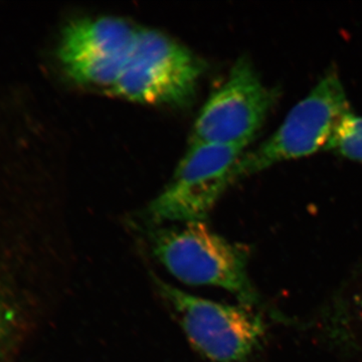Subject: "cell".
I'll use <instances>...</instances> for the list:
<instances>
[{
  "label": "cell",
  "mask_w": 362,
  "mask_h": 362,
  "mask_svg": "<svg viewBox=\"0 0 362 362\" xmlns=\"http://www.w3.org/2000/svg\"><path fill=\"white\" fill-rule=\"evenodd\" d=\"M150 249L180 282L220 288L252 308L259 304L247 272L246 250L213 232L204 221L152 233Z\"/></svg>",
  "instance_id": "6da1fadb"
},
{
  "label": "cell",
  "mask_w": 362,
  "mask_h": 362,
  "mask_svg": "<svg viewBox=\"0 0 362 362\" xmlns=\"http://www.w3.org/2000/svg\"><path fill=\"white\" fill-rule=\"evenodd\" d=\"M156 288L192 346L206 362H250L266 337L263 317L252 307L218 303L156 278Z\"/></svg>",
  "instance_id": "7a4b0ae2"
},
{
  "label": "cell",
  "mask_w": 362,
  "mask_h": 362,
  "mask_svg": "<svg viewBox=\"0 0 362 362\" xmlns=\"http://www.w3.org/2000/svg\"><path fill=\"white\" fill-rule=\"evenodd\" d=\"M349 111L341 78L331 69L293 107L268 139L250 153L240 156L233 169L232 183L280 162L326 149L337 124Z\"/></svg>",
  "instance_id": "3957f363"
},
{
  "label": "cell",
  "mask_w": 362,
  "mask_h": 362,
  "mask_svg": "<svg viewBox=\"0 0 362 362\" xmlns=\"http://www.w3.org/2000/svg\"><path fill=\"white\" fill-rule=\"evenodd\" d=\"M204 71L202 59L165 33L139 30L129 58L109 92L129 101L185 105Z\"/></svg>",
  "instance_id": "277c9868"
},
{
  "label": "cell",
  "mask_w": 362,
  "mask_h": 362,
  "mask_svg": "<svg viewBox=\"0 0 362 362\" xmlns=\"http://www.w3.org/2000/svg\"><path fill=\"white\" fill-rule=\"evenodd\" d=\"M246 147L190 143L165 189L150 204L156 223H201L216 206Z\"/></svg>",
  "instance_id": "5b68a950"
},
{
  "label": "cell",
  "mask_w": 362,
  "mask_h": 362,
  "mask_svg": "<svg viewBox=\"0 0 362 362\" xmlns=\"http://www.w3.org/2000/svg\"><path fill=\"white\" fill-rule=\"evenodd\" d=\"M277 100L247 57L233 64L195 120L192 143L247 147L261 129Z\"/></svg>",
  "instance_id": "8992f818"
},
{
  "label": "cell",
  "mask_w": 362,
  "mask_h": 362,
  "mask_svg": "<svg viewBox=\"0 0 362 362\" xmlns=\"http://www.w3.org/2000/svg\"><path fill=\"white\" fill-rule=\"evenodd\" d=\"M138 30L115 16L76 18L62 30L59 64L74 82L109 90L129 58Z\"/></svg>",
  "instance_id": "52a82bcc"
},
{
  "label": "cell",
  "mask_w": 362,
  "mask_h": 362,
  "mask_svg": "<svg viewBox=\"0 0 362 362\" xmlns=\"http://www.w3.org/2000/svg\"><path fill=\"white\" fill-rule=\"evenodd\" d=\"M333 316L345 344L354 351H362V268L338 292Z\"/></svg>",
  "instance_id": "ba28073f"
},
{
  "label": "cell",
  "mask_w": 362,
  "mask_h": 362,
  "mask_svg": "<svg viewBox=\"0 0 362 362\" xmlns=\"http://www.w3.org/2000/svg\"><path fill=\"white\" fill-rule=\"evenodd\" d=\"M326 149L350 160L362 162V116L347 112L337 124Z\"/></svg>",
  "instance_id": "9c48e42d"
},
{
  "label": "cell",
  "mask_w": 362,
  "mask_h": 362,
  "mask_svg": "<svg viewBox=\"0 0 362 362\" xmlns=\"http://www.w3.org/2000/svg\"><path fill=\"white\" fill-rule=\"evenodd\" d=\"M16 318L13 307L8 299L0 293V352L13 332Z\"/></svg>",
  "instance_id": "30bf717a"
}]
</instances>
